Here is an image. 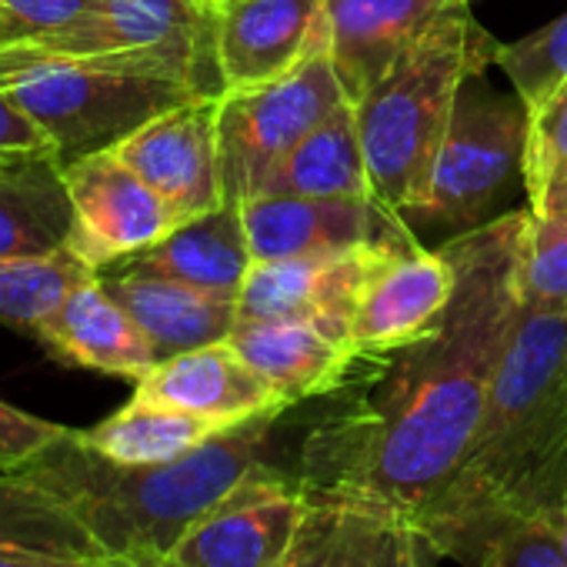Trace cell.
<instances>
[{"label":"cell","mask_w":567,"mask_h":567,"mask_svg":"<svg viewBox=\"0 0 567 567\" xmlns=\"http://www.w3.org/2000/svg\"><path fill=\"white\" fill-rule=\"evenodd\" d=\"M530 207L444 240L454 295L441 324L388 354H361L354 374L311 401L298 457L301 484L381 497L417 520L461 471L497 361L520 315V257Z\"/></svg>","instance_id":"1"},{"label":"cell","mask_w":567,"mask_h":567,"mask_svg":"<svg viewBox=\"0 0 567 567\" xmlns=\"http://www.w3.org/2000/svg\"><path fill=\"white\" fill-rule=\"evenodd\" d=\"M41 154H54V144L48 141V134L0 91V167H11Z\"/></svg>","instance_id":"34"},{"label":"cell","mask_w":567,"mask_h":567,"mask_svg":"<svg viewBox=\"0 0 567 567\" xmlns=\"http://www.w3.org/2000/svg\"><path fill=\"white\" fill-rule=\"evenodd\" d=\"M530 111L517 94H504L474 74L461 84L447 137L441 144L427 194L401 214L408 230L441 234V244L497 220L511 184L524 181Z\"/></svg>","instance_id":"6"},{"label":"cell","mask_w":567,"mask_h":567,"mask_svg":"<svg viewBox=\"0 0 567 567\" xmlns=\"http://www.w3.org/2000/svg\"><path fill=\"white\" fill-rule=\"evenodd\" d=\"M64 184L74 207L68 247L97 274L154 247L181 224L164 197L114 151L64 164Z\"/></svg>","instance_id":"12"},{"label":"cell","mask_w":567,"mask_h":567,"mask_svg":"<svg viewBox=\"0 0 567 567\" xmlns=\"http://www.w3.org/2000/svg\"><path fill=\"white\" fill-rule=\"evenodd\" d=\"M567 481V311H524L497 361L474 444L427 537L494 507H560Z\"/></svg>","instance_id":"3"},{"label":"cell","mask_w":567,"mask_h":567,"mask_svg":"<svg viewBox=\"0 0 567 567\" xmlns=\"http://www.w3.org/2000/svg\"><path fill=\"white\" fill-rule=\"evenodd\" d=\"M305 487L284 464L250 471L154 567H280L301 520ZM131 564V560H127Z\"/></svg>","instance_id":"11"},{"label":"cell","mask_w":567,"mask_h":567,"mask_svg":"<svg viewBox=\"0 0 567 567\" xmlns=\"http://www.w3.org/2000/svg\"><path fill=\"white\" fill-rule=\"evenodd\" d=\"M257 194L298 197H371L364 144L354 104L344 101L328 114L257 187Z\"/></svg>","instance_id":"25"},{"label":"cell","mask_w":567,"mask_h":567,"mask_svg":"<svg viewBox=\"0 0 567 567\" xmlns=\"http://www.w3.org/2000/svg\"><path fill=\"white\" fill-rule=\"evenodd\" d=\"M494 64L504 71L527 111H534L557 84L567 81V14L514 44H501Z\"/></svg>","instance_id":"30"},{"label":"cell","mask_w":567,"mask_h":567,"mask_svg":"<svg viewBox=\"0 0 567 567\" xmlns=\"http://www.w3.org/2000/svg\"><path fill=\"white\" fill-rule=\"evenodd\" d=\"M114 267L184 280L194 284V288L237 298L254 267V254L240 220V204H220L210 214L190 217L154 247Z\"/></svg>","instance_id":"22"},{"label":"cell","mask_w":567,"mask_h":567,"mask_svg":"<svg viewBox=\"0 0 567 567\" xmlns=\"http://www.w3.org/2000/svg\"><path fill=\"white\" fill-rule=\"evenodd\" d=\"M4 51L154 74L184 84L204 101L224 94L214 44V0H101L64 31Z\"/></svg>","instance_id":"7"},{"label":"cell","mask_w":567,"mask_h":567,"mask_svg":"<svg viewBox=\"0 0 567 567\" xmlns=\"http://www.w3.org/2000/svg\"><path fill=\"white\" fill-rule=\"evenodd\" d=\"M308 414L311 401L267 411L217 431L174 461L147 467H127L94 454L68 427L51 447L21 464V471L51 487L87 524L104 557L154 567L250 471L284 464L288 451L301 454Z\"/></svg>","instance_id":"2"},{"label":"cell","mask_w":567,"mask_h":567,"mask_svg":"<svg viewBox=\"0 0 567 567\" xmlns=\"http://www.w3.org/2000/svg\"><path fill=\"white\" fill-rule=\"evenodd\" d=\"M97 270L71 247L0 260V321L38 334L41 324Z\"/></svg>","instance_id":"28"},{"label":"cell","mask_w":567,"mask_h":567,"mask_svg":"<svg viewBox=\"0 0 567 567\" xmlns=\"http://www.w3.org/2000/svg\"><path fill=\"white\" fill-rule=\"evenodd\" d=\"M0 567H91V560L64 557V554H44V550L0 547Z\"/></svg>","instance_id":"35"},{"label":"cell","mask_w":567,"mask_h":567,"mask_svg":"<svg viewBox=\"0 0 567 567\" xmlns=\"http://www.w3.org/2000/svg\"><path fill=\"white\" fill-rule=\"evenodd\" d=\"M71 227L74 207L61 157L41 154L0 167V260L61 250Z\"/></svg>","instance_id":"24"},{"label":"cell","mask_w":567,"mask_h":567,"mask_svg":"<svg viewBox=\"0 0 567 567\" xmlns=\"http://www.w3.org/2000/svg\"><path fill=\"white\" fill-rule=\"evenodd\" d=\"M68 427L0 401V467H21L51 447Z\"/></svg>","instance_id":"33"},{"label":"cell","mask_w":567,"mask_h":567,"mask_svg":"<svg viewBox=\"0 0 567 567\" xmlns=\"http://www.w3.org/2000/svg\"><path fill=\"white\" fill-rule=\"evenodd\" d=\"M214 44L224 94L270 84L328 51V0H214Z\"/></svg>","instance_id":"13"},{"label":"cell","mask_w":567,"mask_h":567,"mask_svg":"<svg viewBox=\"0 0 567 567\" xmlns=\"http://www.w3.org/2000/svg\"><path fill=\"white\" fill-rule=\"evenodd\" d=\"M494 41L471 14V0L454 4L378 78L354 104L371 197L394 214L427 194L461 84L497 61Z\"/></svg>","instance_id":"4"},{"label":"cell","mask_w":567,"mask_h":567,"mask_svg":"<svg viewBox=\"0 0 567 567\" xmlns=\"http://www.w3.org/2000/svg\"><path fill=\"white\" fill-rule=\"evenodd\" d=\"M560 514V511H557ZM560 537H564V550H567V514H560Z\"/></svg>","instance_id":"37"},{"label":"cell","mask_w":567,"mask_h":567,"mask_svg":"<svg viewBox=\"0 0 567 567\" xmlns=\"http://www.w3.org/2000/svg\"><path fill=\"white\" fill-rule=\"evenodd\" d=\"M91 567H137V564H127L117 557H97V560H91Z\"/></svg>","instance_id":"36"},{"label":"cell","mask_w":567,"mask_h":567,"mask_svg":"<svg viewBox=\"0 0 567 567\" xmlns=\"http://www.w3.org/2000/svg\"><path fill=\"white\" fill-rule=\"evenodd\" d=\"M0 547L44 550L81 560L104 557L87 524L21 467H0Z\"/></svg>","instance_id":"27"},{"label":"cell","mask_w":567,"mask_h":567,"mask_svg":"<svg viewBox=\"0 0 567 567\" xmlns=\"http://www.w3.org/2000/svg\"><path fill=\"white\" fill-rule=\"evenodd\" d=\"M34 338L68 368L127 378L134 384L161 361L137 321L104 288L101 274L84 280Z\"/></svg>","instance_id":"18"},{"label":"cell","mask_w":567,"mask_h":567,"mask_svg":"<svg viewBox=\"0 0 567 567\" xmlns=\"http://www.w3.org/2000/svg\"><path fill=\"white\" fill-rule=\"evenodd\" d=\"M0 91L48 134L61 164L111 151L151 117L204 101L167 78L18 51H0Z\"/></svg>","instance_id":"5"},{"label":"cell","mask_w":567,"mask_h":567,"mask_svg":"<svg viewBox=\"0 0 567 567\" xmlns=\"http://www.w3.org/2000/svg\"><path fill=\"white\" fill-rule=\"evenodd\" d=\"M524 190L537 224L567 220V81L530 111Z\"/></svg>","instance_id":"29"},{"label":"cell","mask_w":567,"mask_h":567,"mask_svg":"<svg viewBox=\"0 0 567 567\" xmlns=\"http://www.w3.org/2000/svg\"><path fill=\"white\" fill-rule=\"evenodd\" d=\"M404 237H411L408 224L341 254L254 260L237 295L240 321H301L331 341L354 348L351 324L368 280L381 257Z\"/></svg>","instance_id":"9"},{"label":"cell","mask_w":567,"mask_h":567,"mask_svg":"<svg viewBox=\"0 0 567 567\" xmlns=\"http://www.w3.org/2000/svg\"><path fill=\"white\" fill-rule=\"evenodd\" d=\"M454 0H328V54L351 104Z\"/></svg>","instance_id":"19"},{"label":"cell","mask_w":567,"mask_h":567,"mask_svg":"<svg viewBox=\"0 0 567 567\" xmlns=\"http://www.w3.org/2000/svg\"><path fill=\"white\" fill-rule=\"evenodd\" d=\"M220 427L184 414L167 404H154L144 398H131L121 411L104 417L101 424L78 431V437L101 457L127 467H147V464H164L174 461L207 437H214Z\"/></svg>","instance_id":"26"},{"label":"cell","mask_w":567,"mask_h":567,"mask_svg":"<svg viewBox=\"0 0 567 567\" xmlns=\"http://www.w3.org/2000/svg\"><path fill=\"white\" fill-rule=\"evenodd\" d=\"M254 260L341 254L398 230L401 214L374 197H298L254 194L240 204Z\"/></svg>","instance_id":"16"},{"label":"cell","mask_w":567,"mask_h":567,"mask_svg":"<svg viewBox=\"0 0 567 567\" xmlns=\"http://www.w3.org/2000/svg\"><path fill=\"white\" fill-rule=\"evenodd\" d=\"M454 295V264L411 234L374 267L351 324L358 354H388L431 334Z\"/></svg>","instance_id":"15"},{"label":"cell","mask_w":567,"mask_h":567,"mask_svg":"<svg viewBox=\"0 0 567 567\" xmlns=\"http://www.w3.org/2000/svg\"><path fill=\"white\" fill-rule=\"evenodd\" d=\"M134 398L204 417L220 431L267 411L291 408L230 348V341H217L157 361L134 384Z\"/></svg>","instance_id":"17"},{"label":"cell","mask_w":567,"mask_h":567,"mask_svg":"<svg viewBox=\"0 0 567 567\" xmlns=\"http://www.w3.org/2000/svg\"><path fill=\"white\" fill-rule=\"evenodd\" d=\"M230 348L288 404L338 391L358 368V351L301 321H237Z\"/></svg>","instance_id":"21"},{"label":"cell","mask_w":567,"mask_h":567,"mask_svg":"<svg viewBox=\"0 0 567 567\" xmlns=\"http://www.w3.org/2000/svg\"><path fill=\"white\" fill-rule=\"evenodd\" d=\"M301 487V520L280 567H434L441 557L411 511L348 487Z\"/></svg>","instance_id":"10"},{"label":"cell","mask_w":567,"mask_h":567,"mask_svg":"<svg viewBox=\"0 0 567 567\" xmlns=\"http://www.w3.org/2000/svg\"><path fill=\"white\" fill-rule=\"evenodd\" d=\"M437 554L464 567H567L560 514L547 507H494L431 537Z\"/></svg>","instance_id":"23"},{"label":"cell","mask_w":567,"mask_h":567,"mask_svg":"<svg viewBox=\"0 0 567 567\" xmlns=\"http://www.w3.org/2000/svg\"><path fill=\"white\" fill-rule=\"evenodd\" d=\"M101 0H0V51L64 31Z\"/></svg>","instance_id":"32"},{"label":"cell","mask_w":567,"mask_h":567,"mask_svg":"<svg viewBox=\"0 0 567 567\" xmlns=\"http://www.w3.org/2000/svg\"><path fill=\"white\" fill-rule=\"evenodd\" d=\"M517 295L524 311H567V220L537 224L530 217Z\"/></svg>","instance_id":"31"},{"label":"cell","mask_w":567,"mask_h":567,"mask_svg":"<svg viewBox=\"0 0 567 567\" xmlns=\"http://www.w3.org/2000/svg\"><path fill=\"white\" fill-rule=\"evenodd\" d=\"M348 101L328 51L260 87L217 97V154L224 204H244L328 114Z\"/></svg>","instance_id":"8"},{"label":"cell","mask_w":567,"mask_h":567,"mask_svg":"<svg viewBox=\"0 0 567 567\" xmlns=\"http://www.w3.org/2000/svg\"><path fill=\"white\" fill-rule=\"evenodd\" d=\"M560 514H567V481H564V494H560V507H557Z\"/></svg>","instance_id":"38"},{"label":"cell","mask_w":567,"mask_h":567,"mask_svg":"<svg viewBox=\"0 0 567 567\" xmlns=\"http://www.w3.org/2000/svg\"><path fill=\"white\" fill-rule=\"evenodd\" d=\"M111 151L164 197L181 224L224 204L217 101L177 104L141 124Z\"/></svg>","instance_id":"14"},{"label":"cell","mask_w":567,"mask_h":567,"mask_svg":"<svg viewBox=\"0 0 567 567\" xmlns=\"http://www.w3.org/2000/svg\"><path fill=\"white\" fill-rule=\"evenodd\" d=\"M101 280L147 334L161 361L227 341L240 321L237 298L204 291L184 280L121 267L101 270Z\"/></svg>","instance_id":"20"}]
</instances>
